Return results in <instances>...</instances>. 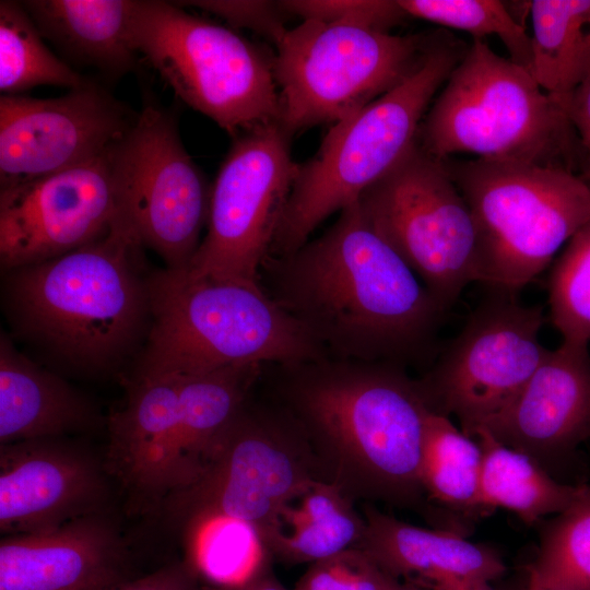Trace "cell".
Masks as SVG:
<instances>
[{
    "label": "cell",
    "instance_id": "4dcf8cb0",
    "mask_svg": "<svg viewBox=\"0 0 590 590\" xmlns=\"http://www.w3.org/2000/svg\"><path fill=\"white\" fill-rule=\"evenodd\" d=\"M529 585L548 590H590V481L543 530L529 567Z\"/></svg>",
    "mask_w": 590,
    "mask_h": 590
},
{
    "label": "cell",
    "instance_id": "d590c367",
    "mask_svg": "<svg viewBox=\"0 0 590 590\" xmlns=\"http://www.w3.org/2000/svg\"><path fill=\"white\" fill-rule=\"evenodd\" d=\"M181 7L197 8L224 20L231 28H247L276 45L285 35L288 15L280 1L267 0H193L175 1Z\"/></svg>",
    "mask_w": 590,
    "mask_h": 590
},
{
    "label": "cell",
    "instance_id": "4fadbf2b",
    "mask_svg": "<svg viewBox=\"0 0 590 590\" xmlns=\"http://www.w3.org/2000/svg\"><path fill=\"white\" fill-rule=\"evenodd\" d=\"M120 211L166 268L187 267L208 224L211 187L186 151L175 115L146 99L110 151Z\"/></svg>",
    "mask_w": 590,
    "mask_h": 590
},
{
    "label": "cell",
    "instance_id": "2e32d148",
    "mask_svg": "<svg viewBox=\"0 0 590 590\" xmlns=\"http://www.w3.org/2000/svg\"><path fill=\"white\" fill-rule=\"evenodd\" d=\"M111 149L59 173L0 189L2 273L69 253L111 228L120 214Z\"/></svg>",
    "mask_w": 590,
    "mask_h": 590
},
{
    "label": "cell",
    "instance_id": "d4e9b609",
    "mask_svg": "<svg viewBox=\"0 0 590 590\" xmlns=\"http://www.w3.org/2000/svg\"><path fill=\"white\" fill-rule=\"evenodd\" d=\"M263 366L244 364L192 375H177L179 440L185 473L182 487L196 479L214 438L261 380Z\"/></svg>",
    "mask_w": 590,
    "mask_h": 590
},
{
    "label": "cell",
    "instance_id": "30bf717a",
    "mask_svg": "<svg viewBox=\"0 0 590 590\" xmlns=\"http://www.w3.org/2000/svg\"><path fill=\"white\" fill-rule=\"evenodd\" d=\"M440 35L303 21L275 45L279 123L292 138L343 120L409 78Z\"/></svg>",
    "mask_w": 590,
    "mask_h": 590
},
{
    "label": "cell",
    "instance_id": "d6986e66",
    "mask_svg": "<svg viewBox=\"0 0 590 590\" xmlns=\"http://www.w3.org/2000/svg\"><path fill=\"white\" fill-rule=\"evenodd\" d=\"M179 378H132L123 408L108 420L104 465L140 512L162 509L185 485L179 440Z\"/></svg>",
    "mask_w": 590,
    "mask_h": 590
},
{
    "label": "cell",
    "instance_id": "44dd1931",
    "mask_svg": "<svg viewBox=\"0 0 590 590\" xmlns=\"http://www.w3.org/2000/svg\"><path fill=\"white\" fill-rule=\"evenodd\" d=\"M366 528L356 547L394 578L415 577L430 587L452 581L489 582L505 565L498 554L446 530L410 524L364 504Z\"/></svg>",
    "mask_w": 590,
    "mask_h": 590
},
{
    "label": "cell",
    "instance_id": "8fae6325",
    "mask_svg": "<svg viewBox=\"0 0 590 590\" xmlns=\"http://www.w3.org/2000/svg\"><path fill=\"white\" fill-rule=\"evenodd\" d=\"M357 204L447 310L476 282V234L445 160L416 142Z\"/></svg>",
    "mask_w": 590,
    "mask_h": 590
},
{
    "label": "cell",
    "instance_id": "603a6c76",
    "mask_svg": "<svg viewBox=\"0 0 590 590\" xmlns=\"http://www.w3.org/2000/svg\"><path fill=\"white\" fill-rule=\"evenodd\" d=\"M137 0L21 1L42 36L71 62L118 80L134 69Z\"/></svg>",
    "mask_w": 590,
    "mask_h": 590
},
{
    "label": "cell",
    "instance_id": "f35d334b",
    "mask_svg": "<svg viewBox=\"0 0 590 590\" xmlns=\"http://www.w3.org/2000/svg\"><path fill=\"white\" fill-rule=\"evenodd\" d=\"M201 590H290L274 576L273 571L231 587H214L201 585Z\"/></svg>",
    "mask_w": 590,
    "mask_h": 590
},
{
    "label": "cell",
    "instance_id": "60d3db41",
    "mask_svg": "<svg viewBox=\"0 0 590 590\" xmlns=\"http://www.w3.org/2000/svg\"><path fill=\"white\" fill-rule=\"evenodd\" d=\"M390 590H416V589L412 585L401 583L399 579H397L391 586Z\"/></svg>",
    "mask_w": 590,
    "mask_h": 590
},
{
    "label": "cell",
    "instance_id": "5bb4252c",
    "mask_svg": "<svg viewBox=\"0 0 590 590\" xmlns=\"http://www.w3.org/2000/svg\"><path fill=\"white\" fill-rule=\"evenodd\" d=\"M290 143L278 121L233 138L211 187L206 234L185 268L215 279L259 281L298 172Z\"/></svg>",
    "mask_w": 590,
    "mask_h": 590
},
{
    "label": "cell",
    "instance_id": "9a60e30c",
    "mask_svg": "<svg viewBox=\"0 0 590 590\" xmlns=\"http://www.w3.org/2000/svg\"><path fill=\"white\" fill-rule=\"evenodd\" d=\"M137 115L92 81L55 98L1 95L0 189L107 153Z\"/></svg>",
    "mask_w": 590,
    "mask_h": 590
},
{
    "label": "cell",
    "instance_id": "74e56055",
    "mask_svg": "<svg viewBox=\"0 0 590 590\" xmlns=\"http://www.w3.org/2000/svg\"><path fill=\"white\" fill-rule=\"evenodd\" d=\"M554 98L565 110L578 133L587 163L583 178L590 182V75L571 93Z\"/></svg>",
    "mask_w": 590,
    "mask_h": 590
},
{
    "label": "cell",
    "instance_id": "4316f807",
    "mask_svg": "<svg viewBox=\"0 0 590 590\" xmlns=\"http://www.w3.org/2000/svg\"><path fill=\"white\" fill-rule=\"evenodd\" d=\"M530 73L546 93L569 94L590 75V0H533Z\"/></svg>",
    "mask_w": 590,
    "mask_h": 590
},
{
    "label": "cell",
    "instance_id": "836d02e7",
    "mask_svg": "<svg viewBox=\"0 0 590 590\" xmlns=\"http://www.w3.org/2000/svg\"><path fill=\"white\" fill-rule=\"evenodd\" d=\"M396 580L366 551L352 547L310 564L293 590H390Z\"/></svg>",
    "mask_w": 590,
    "mask_h": 590
},
{
    "label": "cell",
    "instance_id": "e575fe53",
    "mask_svg": "<svg viewBox=\"0 0 590 590\" xmlns=\"http://www.w3.org/2000/svg\"><path fill=\"white\" fill-rule=\"evenodd\" d=\"M287 14L303 21H318L390 33L408 16L398 0H286L280 1Z\"/></svg>",
    "mask_w": 590,
    "mask_h": 590
},
{
    "label": "cell",
    "instance_id": "e0dca14e",
    "mask_svg": "<svg viewBox=\"0 0 590 590\" xmlns=\"http://www.w3.org/2000/svg\"><path fill=\"white\" fill-rule=\"evenodd\" d=\"M106 474L104 462L61 438L0 445L1 533L39 532L105 512Z\"/></svg>",
    "mask_w": 590,
    "mask_h": 590
},
{
    "label": "cell",
    "instance_id": "ab89813d",
    "mask_svg": "<svg viewBox=\"0 0 590 590\" xmlns=\"http://www.w3.org/2000/svg\"><path fill=\"white\" fill-rule=\"evenodd\" d=\"M489 582L452 581L430 587L432 590H492Z\"/></svg>",
    "mask_w": 590,
    "mask_h": 590
},
{
    "label": "cell",
    "instance_id": "b9f144b4",
    "mask_svg": "<svg viewBox=\"0 0 590 590\" xmlns=\"http://www.w3.org/2000/svg\"><path fill=\"white\" fill-rule=\"evenodd\" d=\"M527 590H548V589H543L533 585H529Z\"/></svg>",
    "mask_w": 590,
    "mask_h": 590
},
{
    "label": "cell",
    "instance_id": "cb8c5ba5",
    "mask_svg": "<svg viewBox=\"0 0 590 590\" xmlns=\"http://www.w3.org/2000/svg\"><path fill=\"white\" fill-rule=\"evenodd\" d=\"M365 528L355 502L334 484L316 481L285 506L270 548L282 564L310 565L358 546Z\"/></svg>",
    "mask_w": 590,
    "mask_h": 590
},
{
    "label": "cell",
    "instance_id": "f1b7e54d",
    "mask_svg": "<svg viewBox=\"0 0 590 590\" xmlns=\"http://www.w3.org/2000/svg\"><path fill=\"white\" fill-rule=\"evenodd\" d=\"M482 448L448 416L429 411L425 422L421 483L425 495L453 509L480 508Z\"/></svg>",
    "mask_w": 590,
    "mask_h": 590
},
{
    "label": "cell",
    "instance_id": "7c38bea8",
    "mask_svg": "<svg viewBox=\"0 0 590 590\" xmlns=\"http://www.w3.org/2000/svg\"><path fill=\"white\" fill-rule=\"evenodd\" d=\"M540 305H523L517 293L489 290L459 334L417 379L430 411L455 415L472 437L518 394L548 349L540 339Z\"/></svg>",
    "mask_w": 590,
    "mask_h": 590
},
{
    "label": "cell",
    "instance_id": "6da1fadb",
    "mask_svg": "<svg viewBox=\"0 0 590 590\" xmlns=\"http://www.w3.org/2000/svg\"><path fill=\"white\" fill-rule=\"evenodd\" d=\"M259 281L329 357L406 366L436 354L446 308L357 201L321 236L269 256Z\"/></svg>",
    "mask_w": 590,
    "mask_h": 590
},
{
    "label": "cell",
    "instance_id": "ba28073f",
    "mask_svg": "<svg viewBox=\"0 0 590 590\" xmlns=\"http://www.w3.org/2000/svg\"><path fill=\"white\" fill-rule=\"evenodd\" d=\"M316 481L323 479L297 422L268 391L260 400L251 393L214 438L196 479L162 508L180 523L241 521L270 547L285 506Z\"/></svg>",
    "mask_w": 590,
    "mask_h": 590
},
{
    "label": "cell",
    "instance_id": "d6a6232c",
    "mask_svg": "<svg viewBox=\"0 0 590 590\" xmlns=\"http://www.w3.org/2000/svg\"><path fill=\"white\" fill-rule=\"evenodd\" d=\"M548 317L563 342L590 343V221L565 245L552 267Z\"/></svg>",
    "mask_w": 590,
    "mask_h": 590
},
{
    "label": "cell",
    "instance_id": "277c9868",
    "mask_svg": "<svg viewBox=\"0 0 590 590\" xmlns=\"http://www.w3.org/2000/svg\"><path fill=\"white\" fill-rule=\"evenodd\" d=\"M151 323L133 378L329 357L260 281L215 279L187 268L150 276Z\"/></svg>",
    "mask_w": 590,
    "mask_h": 590
},
{
    "label": "cell",
    "instance_id": "9c48e42d",
    "mask_svg": "<svg viewBox=\"0 0 590 590\" xmlns=\"http://www.w3.org/2000/svg\"><path fill=\"white\" fill-rule=\"evenodd\" d=\"M132 28L138 52L175 94L232 138L279 122L274 56L266 48L175 1L137 0Z\"/></svg>",
    "mask_w": 590,
    "mask_h": 590
},
{
    "label": "cell",
    "instance_id": "7402d4cb",
    "mask_svg": "<svg viewBox=\"0 0 590 590\" xmlns=\"http://www.w3.org/2000/svg\"><path fill=\"white\" fill-rule=\"evenodd\" d=\"M99 422L92 402L0 338V445L62 438Z\"/></svg>",
    "mask_w": 590,
    "mask_h": 590
},
{
    "label": "cell",
    "instance_id": "5b68a950",
    "mask_svg": "<svg viewBox=\"0 0 590 590\" xmlns=\"http://www.w3.org/2000/svg\"><path fill=\"white\" fill-rule=\"evenodd\" d=\"M417 143L449 158L530 164L586 173V155L565 110L532 74L473 39L427 110Z\"/></svg>",
    "mask_w": 590,
    "mask_h": 590
},
{
    "label": "cell",
    "instance_id": "83f0119b",
    "mask_svg": "<svg viewBox=\"0 0 590 590\" xmlns=\"http://www.w3.org/2000/svg\"><path fill=\"white\" fill-rule=\"evenodd\" d=\"M184 559L200 585L231 587L272 570V552L251 526L224 517H200L184 523Z\"/></svg>",
    "mask_w": 590,
    "mask_h": 590
},
{
    "label": "cell",
    "instance_id": "1f68e13d",
    "mask_svg": "<svg viewBox=\"0 0 590 590\" xmlns=\"http://www.w3.org/2000/svg\"><path fill=\"white\" fill-rule=\"evenodd\" d=\"M408 16L460 30L482 40L497 36L510 60L530 72L531 36L503 1L498 0H398Z\"/></svg>",
    "mask_w": 590,
    "mask_h": 590
},
{
    "label": "cell",
    "instance_id": "7a4b0ae2",
    "mask_svg": "<svg viewBox=\"0 0 590 590\" xmlns=\"http://www.w3.org/2000/svg\"><path fill=\"white\" fill-rule=\"evenodd\" d=\"M269 393L302 428L323 481L353 502L418 506L430 411L404 366L323 357L264 365Z\"/></svg>",
    "mask_w": 590,
    "mask_h": 590
},
{
    "label": "cell",
    "instance_id": "52a82bcc",
    "mask_svg": "<svg viewBox=\"0 0 590 590\" xmlns=\"http://www.w3.org/2000/svg\"><path fill=\"white\" fill-rule=\"evenodd\" d=\"M471 212L476 282L517 293L590 221V182L530 164L445 158Z\"/></svg>",
    "mask_w": 590,
    "mask_h": 590
},
{
    "label": "cell",
    "instance_id": "3957f363",
    "mask_svg": "<svg viewBox=\"0 0 590 590\" xmlns=\"http://www.w3.org/2000/svg\"><path fill=\"white\" fill-rule=\"evenodd\" d=\"M144 245L122 214L101 238L63 256L2 273L13 331L61 367L118 369L141 353L151 323Z\"/></svg>",
    "mask_w": 590,
    "mask_h": 590
},
{
    "label": "cell",
    "instance_id": "8992f818",
    "mask_svg": "<svg viewBox=\"0 0 590 590\" xmlns=\"http://www.w3.org/2000/svg\"><path fill=\"white\" fill-rule=\"evenodd\" d=\"M467 49L441 34L409 78L332 126L314 156L298 164L269 256L297 250L326 219L355 203L404 157Z\"/></svg>",
    "mask_w": 590,
    "mask_h": 590
},
{
    "label": "cell",
    "instance_id": "8d00e7d4",
    "mask_svg": "<svg viewBox=\"0 0 590 590\" xmlns=\"http://www.w3.org/2000/svg\"><path fill=\"white\" fill-rule=\"evenodd\" d=\"M115 590H201V585L185 560L168 563Z\"/></svg>",
    "mask_w": 590,
    "mask_h": 590
},
{
    "label": "cell",
    "instance_id": "ac0fdd59",
    "mask_svg": "<svg viewBox=\"0 0 590 590\" xmlns=\"http://www.w3.org/2000/svg\"><path fill=\"white\" fill-rule=\"evenodd\" d=\"M141 576L106 511L0 541V590H115Z\"/></svg>",
    "mask_w": 590,
    "mask_h": 590
},
{
    "label": "cell",
    "instance_id": "484cf974",
    "mask_svg": "<svg viewBox=\"0 0 590 590\" xmlns=\"http://www.w3.org/2000/svg\"><path fill=\"white\" fill-rule=\"evenodd\" d=\"M473 436L482 448L481 509H508L534 523L563 512L577 497L579 483L558 482L532 457L504 445L484 427Z\"/></svg>",
    "mask_w": 590,
    "mask_h": 590
},
{
    "label": "cell",
    "instance_id": "ffe728a7",
    "mask_svg": "<svg viewBox=\"0 0 590 590\" xmlns=\"http://www.w3.org/2000/svg\"><path fill=\"white\" fill-rule=\"evenodd\" d=\"M483 427L539 463L573 456L590 439L589 345L562 342L548 350L518 394Z\"/></svg>",
    "mask_w": 590,
    "mask_h": 590
},
{
    "label": "cell",
    "instance_id": "f546056e",
    "mask_svg": "<svg viewBox=\"0 0 590 590\" xmlns=\"http://www.w3.org/2000/svg\"><path fill=\"white\" fill-rule=\"evenodd\" d=\"M43 38L21 1H0L1 95H22L40 85L71 91L91 82L57 57Z\"/></svg>",
    "mask_w": 590,
    "mask_h": 590
}]
</instances>
